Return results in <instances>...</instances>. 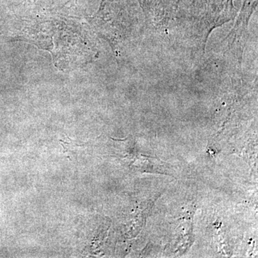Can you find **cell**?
<instances>
[{
	"mask_svg": "<svg viewBox=\"0 0 258 258\" xmlns=\"http://www.w3.org/2000/svg\"><path fill=\"white\" fill-rule=\"evenodd\" d=\"M61 142H63L62 146L64 149V153L69 154L70 156H72L73 154H76V149L77 150L78 148L81 147L82 144H78L77 142H75L74 140H69V142H64V141L60 140Z\"/></svg>",
	"mask_w": 258,
	"mask_h": 258,
	"instance_id": "6da1fadb",
	"label": "cell"
}]
</instances>
